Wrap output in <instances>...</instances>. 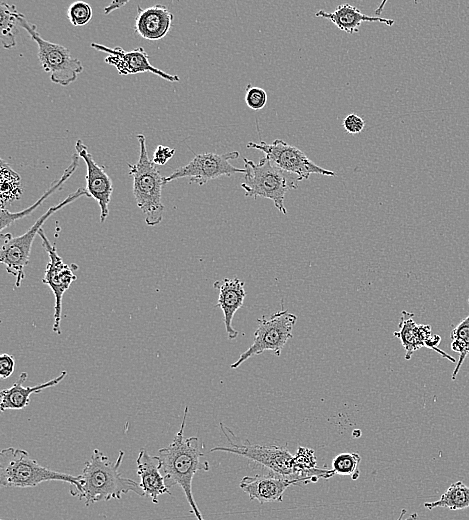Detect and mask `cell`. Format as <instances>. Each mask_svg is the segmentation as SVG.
Listing matches in <instances>:
<instances>
[{
  "mask_svg": "<svg viewBox=\"0 0 469 520\" xmlns=\"http://www.w3.org/2000/svg\"><path fill=\"white\" fill-rule=\"evenodd\" d=\"M220 428L229 446H217L212 448L210 452L222 451L243 456L266 467L269 471L299 479L304 484L314 483L320 479H329L335 475L332 469L316 466L315 452L311 448L299 446L297 451L292 454L288 451L286 445L251 443L248 440L239 439L223 423H220Z\"/></svg>",
  "mask_w": 469,
  "mask_h": 520,
  "instance_id": "cell-1",
  "label": "cell"
},
{
  "mask_svg": "<svg viewBox=\"0 0 469 520\" xmlns=\"http://www.w3.org/2000/svg\"><path fill=\"white\" fill-rule=\"evenodd\" d=\"M188 407L184 410L180 429L172 442L158 450L159 468L166 486H180L197 520H205L192 493V481L198 471H208V461H202L204 445L198 437H184Z\"/></svg>",
  "mask_w": 469,
  "mask_h": 520,
  "instance_id": "cell-2",
  "label": "cell"
},
{
  "mask_svg": "<svg viewBox=\"0 0 469 520\" xmlns=\"http://www.w3.org/2000/svg\"><path fill=\"white\" fill-rule=\"evenodd\" d=\"M123 458L122 450L119 451L115 461H110L102 451L94 449L79 475L80 489L75 496L84 499L86 506L103 500L120 499L128 492L143 497L144 492L140 483L121 475L119 468Z\"/></svg>",
  "mask_w": 469,
  "mask_h": 520,
  "instance_id": "cell-3",
  "label": "cell"
},
{
  "mask_svg": "<svg viewBox=\"0 0 469 520\" xmlns=\"http://www.w3.org/2000/svg\"><path fill=\"white\" fill-rule=\"evenodd\" d=\"M47 481L67 482L74 488L75 496L80 489V477L55 471L42 466L30 454L20 448L9 447L0 452V484L3 487L29 488Z\"/></svg>",
  "mask_w": 469,
  "mask_h": 520,
  "instance_id": "cell-4",
  "label": "cell"
},
{
  "mask_svg": "<svg viewBox=\"0 0 469 520\" xmlns=\"http://www.w3.org/2000/svg\"><path fill=\"white\" fill-rule=\"evenodd\" d=\"M139 143V158L135 164H128L129 173L133 178V195L137 206L144 215L148 226H156L161 223L164 214L162 203L163 176L157 166L149 158L146 137L137 135Z\"/></svg>",
  "mask_w": 469,
  "mask_h": 520,
  "instance_id": "cell-5",
  "label": "cell"
},
{
  "mask_svg": "<svg viewBox=\"0 0 469 520\" xmlns=\"http://www.w3.org/2000/svg\"><path fill=\"white\" fill-rule=\"evenodd\" d=\"M244 169L246 173L241 188L245 195L254 199L258 197L270 199L277 210L286 215L285 195L289 190L297 189L303 180L295 174L282 170L265 156L258 163L244 158Z\"/></svg>",
  "mask_w": 469,
  "mask_h": 520,
  "instance_id": "cell-6",
  "label": "cell"
},
{
  "mask_svg": "<svg viewBox=\"0 0 469 520\" xmlns=\"http://www.w3.org/2000/svg\"><path fill=\"white\" fill-rule=\"evenodd\" d=\"M82 196L90 197L86 188L80 187L57 205L51 206L22 235L12 236L10 233H1L0 262L5 265L6 271L15 277L14 289L19 288L25 279L24 268L29 264L32 244L35 236L39 233L40 229H42L44 222L53 213L61 210Z\"/></svg>",
  "mask_w": 469,
  "mask_h": 520,
  "instance_id": "cell-7",
  "label": "cell"
},
{
  "mask_svg": "<svg viewBox=\"0 0 469 520\" xmlns=\"http://www.w3.org/2000/svg\"><path fill=\"white\" fill-rule=\"evenodd\" d=\"M18 22L37 44L40 65L50 75V80L61 86L74 82L84 70L82 62L72 56L67 47L43 39L36 25L29 22L20 12Z\"/></svg>",
  "mask_w": 469,
  "mask_h": 520,
  "instance_id": "cell-8",
  "label": "cell"
},
{
  "mask_svg": "<svg viewBox=\"0 0 469 520\" xmlns=\"http://www.w3.org/2000/svg\"><path fill=\"white\" fill-rule=\"evenodd\" d=\"M258 326L254 332L252 345L230 365L231 369L238 368L246 360L271 351L280 356L287 341L292 338V331L297 322V316L288 310H281L269 317L257 320Z\"/></svg>",
  "mask_w": 469,
  "mask_h": 520,
  "instance_id": "cell-9",
  "label": "cell"
},
{
  "mask_svg": "<svg viewBox=\"0 0 469 520\" xmlns=\"http://www.w3.org/2000/svg\"><path fill=\"white\" fill-rule=\"evenodd\" d=\"M238 157V151L222 154L214 152L195 154L189 163L176 168L170 175L164 176V184L180 178H188L190 183L202 186L208 181L222 176L230 177L234 174H245L244 168H237L230 163V160Z\"/></svg>",
  "mask_w": 469,
  "mask_h": 520,
  "instance_id": "cell-10",
  "label": "cell"
},
{
  "mask_svg": "<svg viewBox=\"0 0 469 520\" xmlns=\"http://www.w3.org/2000/svg\"><path fill=\"white\" fill-rule=\"evenodd\" d=\"M247 148L260 150L273 164L302 180H307L311 174L336 176L335 172L315 164L302 150L281 139H276L271 144L265 141L248 142Z\"/></svg>",
  "mask_w": 469,
  "mask_h": 520,
  "instance_id": "cell-11",
  "label": "cell"
},
{
  "mask_svg": "<svg viewBox=\"0 0 469 520\" xmlns=\"http://www.w3.org/2000/svg\"><path fill=\"white\" fill-rule=\"evenodd\" d=\"M38 235L42 240L43 248L49 256V262L46 265L42 282L50 287L55 298L53 331L61 334L62 298L70 285L77 279L73 269L75 265L71 266L64 263L57 252L56 246L49 241L43 229H40Z\"/></svg>",
  "mask_w": 469,
  "mask_h": 520,
  "instance_id": "cell-12",
  "label": "cell"
},
{
  "mask_svg": "<svg viewBox=\"0 0 469 520\" xmlns=\"http://www.w3.org/2000/svg\"><path fill=\"white\" fill-rule=\"evenodd\" d=\"M91 47L97 51L104 52L107 57L104 61L116 68L119 75H131L149 72L169 82H179L178 75L169 74L155 66L149 60V56L143 47L125 51L120 46L113 48L99 43H91Z\"/></svg>",
  "mask_w": 469,
  "mask_h": 520,
  "instance_id": "cell-13",
  "label": "cell"
},
{
  "mask_svg": "<svg viewBox=\"0 0 469 520\" xmlns=\"http://www.w3.org/2000/svg\"><path fill=\"white\" fill-rule=\"evenodd\" d=\"M413 318V313L403 310L398 324L399 330L393 332V335L400 340L405 350V359L410 360L414 352L422 347H426L434 350L450 362H456L454 357L438 348L441 337L432 333L431 326L417 324Z\"/></svg>",
  "mask_w": 469,
  "mask_h": 520,
  "instance_id": "cell-14",
  "label": "cell"
},
{
  "mask_svg": "<svg viewBox=\"0 0 469 520\" xmlns=\"http://www.w3.org/2000/svg\"><path fill=\"white\" fill-rule=\"evenodd\" d=\"M75 151L86 164V190L100 207V222L104 223L109 214V203L113 193V183L103 166L96 163L81 139L75 143Z\"/></svg>",
  "mask_w": 469,
  "mask_h": 520,
  "instance_id": "cell-15",
  "label": "cell"
},
{
  "mask_svg": "<svg viewBox=\"0 0 469 520\" xmlns=\"http://www.w3.org/2000/svg\"><path fill=\"white\" fill-rule=\"evenodd\" d=\"M304 484L301 480L282 476L275 472L245 476L240 481V488L251 500L260 504L281 502L285 490L291 485Z\"/></svg>",
  "mask_w": 469,
  "mask_h": 520,
  "instance_id": "cell-16",
  "label": "cell"
},
{
  "mask_svg": "<svg viewBox=\"0 0 469 520\" xmlns=\"http://www.w3.org/2000/svg\"><path fill=\"white\" fill-rule=\"evenodd\" d=\"M173 18L165 5L155 4L146 8L138 5L134 31L146 40H160L169 33Z\"/></svg>",
  "mask_w": 469,
  "mask_h": 520,
  "instance_id": "cell-17",
  "label": "cell"
},
{
  "mask_svg": "<svg viewBox=\"0 0 469 520\" xmlns=\"http://www.w3.org/2000/svg\"><path fill=\"white\" fill-rule=\"evenodd\" d=\"M213 287L219 290L216 307H219L223 312L227 337L235 339L239 332L233 328L232 320L237 310L243 306L246 297L244 282L238 277L224 278L214 282Z\"/></svg>",
  "mask_w": 469,
  "mask_h": 520,
  "instance_id": "cell-18",
  "label": "cell"
},
{
  "mask_svg": "<svg viewBox=\"0 0 469 520\" xmlns=\"http://www.w3.org/2000/svg\"><path fill=\"white\" fill-rule=\"evenodd\" d=\"M136 464L144 497H149L154 504H157L158 498L162 494L172 495L160 471L158 456L150 455L146 449H142L138 454Z\"/></svg>",
  "mask_w": 469,
  "mask_h": 520,
  "instance_id": "cell-19",
  "label": "cell"
},
{
  "mask_svg": "<svg viewBox=\"0 0 469 520\" xmlns=\"http://www.w3.org/2000/svg\"><path fill=\"white\" fill-rule=\"evenodd\" d=\"M67 375V371L63 370L55 378L38 384L36 386H23L27 380L28 374L22 372L18 380L9 388L0 392L1 395V411L5 410H21L27 407L30 403V396L34 393H40L44 389L58 385Z\"/></svg>",
  "mask_w": 469,
  "mask_h": 520,
  "instance_id": "cell-20",
  "label": "cell"
},
{
  "mask_svg": "<svg viewBox=\"0 0 469 520\" xmlns=\"http://www.w3.org/2000/svg\"><path fill=\"white\" fill-rule=\"evenodd\" d=\"M314 16L330 20L337 28L349 34L357 33L364 22H379L388 26H392L395 22L393 19L364 14L348 3L337 6L333 12L319 10Z\"/></svg>",
  "mask_w": 469,
  "mask_h": 520,
  "instance_id": "cell-21",
  "label": "cell"
},
{
  "mask_svg": "<svg viewBox=\"0 0 469 520\" xmlns=\"http://www.w3.org/2000/svg\"><path fill=\"white\" fill-rule=\"evenodd\" d=\"M79 155L75 152L71 157V162L69 166L65 169L62 176L54 181L49 189L43 193V195L31 206L25 208L22 211L11 212L8 209L1 208L0 209V231L3 230L10 225H12L15 221L30 215L33 211H35L48 197H50L54 192L58 191L62 188L64 183L70 178V176L76 171L79 164Z\"/></svg>",
  "mask_w": 469,
  "mask_h": 520,
  "instance_id": "cell-22",
  "label": "cell"
},
{
  "mask_svg": "<svg viewBox=\"0 0 469 520\" xmlns=\"http://www.w3.org/2000/svg\"><path fill=\"white\" fill-rule=\"evenodd\" d=\"M424 507L432 510L438 507L451 511L469 507V487L461 480L452 483L440 498L433 502H425Z\"/></svg>",
  "mask_w": 469,
  "mask_h": 520,
  "instance_id": "cell-23",
  "label": "cell"
},
{
  "mask_svg": "<svg viewBox=\"0 0 469 520\" xmlns=\"http://www.w3.org/2000/svg\"><path fill=\"white\" fill-rule=\"evenodd\" d=\"M18 14L19 11L15 5L0 1V39L5 49L16 46L19 26Z\"/></svg>",
  "mask_w": 469,
  "mask_h": 520,
  "instance_id": "cell-24",
  "label": "cell"
},
{
  "mask_svg": "<svg viewBox=\"0 0 469 520\" xmlns=\"http://www.w3.org/2000/svg\"><path fill=\"white\" fill-rule=\"evenodd\" d=\"M0 179L1 208L6 209V206L22 196L21 178L9 164L1 159Z\"/></svg>",
  "mask_w": 469,
  "mask_h": 520,
  "instance_id": "cell-25",
  "label": "cell"
},
{
  "mask_svg": "<svg viewBox=\"0 0 469 520\" xmlns=\"http://www.w3.org/2000/svg\"><path fill=\"white\" fill-rule=\"evenodd\" d=\"M450 338L452 340L451 350L459 354L456 367L451 376V379L455 380L464 360L469 354V314L459 324L452 327Z\"/></svg>",
  "mask_w": 469,
  "mask_h": 520,
  "instance_id": "cell-26",
  "label": "cell"
},
{
  "mask_svg": "<svg viewBox=\"0 0 469 520\" xmlns=\"http://www.w3.org/2000/svg\"><path fill=\"white\" fill-rule=\"evenodd\" d=\"M361 456L355 452L340 453L332 460V470L335 474L348 475L353 480L360 475L359 464Z\"/></svg>",
  "mask_w": 469,
  "mask_h": 520,
  "instance_id": "cell-27",
  "label": "cell"
},
{
  "mask_svg": "<svg viewBox=\"0 0 469 520\" xmlns=\"http://www.w3.org/2000/svg\"><path fill=\"white\" fill-rule=\"evenodd\" d=\"M93 11L90 4L83 1L71 3L67 8V18L73 26H84L92 18Z\"/></svg>",
  "mask_w": 469,
  "mask_h": 520,
  "instance_id": "cell-28",
  "label": "cell"
},
{
  "mask_svg": "<svg viewBox=\"0 0 469 520\" xmlns=\"http://www.w3.org/2000/svg\"><path fill=\"white\" fill-rule=\"evenodd\" d=\"M267 99V93L263 88L251 84L247 85L244 100L250 109L260 110L264 108Z\"/></svg>",
  "mask_w": 469,
  "mask_h": 520,
  "instance_id": "cell-29",
  "label": "cell"
},
{
  "mask_svg": "<svg viewBox=\"0 0 469 520\" xmlns=\"http://www.w3.org/2000/svg\"><path fill=\"white\" fill-rule=\"evenodd\" d=\"M342 125L346 132L358 134L364 129L365 121L356 114H349L344 118Z\"/></svg>",
  "mask_w": 469,
  "mask_h": 520,
  "instance_id": "cell-30",
  "label": "cell"
},
{
  "mask_svg": "<svg viewBox=\"0 0 469 520\" xmlns=\"http://www.w3.org/2000/svg\"><path fill=\"white\" fill-rule=\"evenodd\" d=\"M175 154V149L165 145H158L154 151L152 161L155 165H165Z\"/></svg>",
  "mask_w": 469,
  "mask_h": 520,
  "instance_id": "cell-31",
  "label": "cell"
},
{
  "mask_svg": "<svg viewBox=\"0 0 469 520\" xmlns=\"http://www.w3.org/2000/svg\"><path fill=\"white\" fill-rule=\"evenodd\" d=\"M15 368V358L7 353L0 356V377L1 379L9 378Z\"/></svg>",
  "mask_w": 469,
  "mask_h": 520,
  "instance_id": "cell-32",
  "label": "cell"
},
{
  "mask_svg": "<svg viewBox=\"0 0 469 520\" xmlns=\"http://www.w3.org/2000/svg\"><path fill=\"white\" fill-rule=\"evenodd\" d=\"M127 3H128V1H117V0H114V1H112L109 5H107L104 8V14L108 15L111 12H113V11L121 8L122 6L126 5Z\"/></svg>",
  "mask_w": 469,
  "mask_h": 520,
  "instance_id": "cell-33",
  "label": "cell"
},
{
  "mask_svg": "<svg viewBox=\"0 0 469 520\" xmlns=\"http://www.w3.org/2000/svg\"><path fill=\"white\" fill-rule=\"evenodd\" d=\"M405 513H406V509H402L397 520H417V518H418V515L416 513H413L408 518L403 519Z\"/></svg>",
  "mask_w": 469,
  "mask_h": 520,
  "instance_id": "cell-34",
  "label": "cell"
},
{
  "mask_svg": "<svg viewBox=\"0 0 469 520\" xmlns=\"http://www.w3.org/2000/svg\"><path fill=\"white\" fill-rule=\"evenodd\" d=\"M1 520H4V519H1ZM14 520H19V519H14Z\"/></svg>",
  "mask_w": 469,
  "mask_h": 520,
  "instance_id": "cell-35",
  "label": "cell"
},
{
  "mask_svg": "<svg viewBox=\"0 0 469 520\" xmlns=\"http://www.w3.org/2000/svg\"><path fill=\"white\" fill-rule=\"evenodd\" d=\"M468 302H469V298H468Z\"/></svg>",
  "mask_w": 469,
  "mask_h": 520,
  "instance_id": "cell-36",
  "label": "cell"
}]
</instances>
